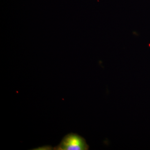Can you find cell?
<instances>
[{"label": "cell", "mask_w": 150, "mask_h": 150, "mask_svg": "<svg viewBox=\"0 0 150 150\" xmlns=\"http://www.w3.org/2000/svg\"><path fill=\"white\" fill-rule=\"evenodd\" d=\"M88 145L83 137L76 134H67L63 138L60 144L53 148L56 150H87Z\"/></svg>", "instance_id": "cell-1"}]
</instances>
